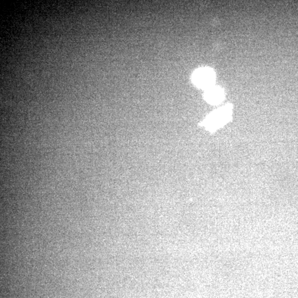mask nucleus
I'll return each instance as SVG.
<instances>
[{
	"label": "nucleus",
	"instance_id": "f257e3e1",
	"mask_svg": "<svg viewBox=\"0 0 298 298\" xmlns=\"http://www.w3.org/2000/svg\"><path fill=\"white\" fill-rule=\"evenodd\" d=\"M214 79V72L210 69L198 70L193 75V80L199 87H207L212 85Z\"/></svg>",
	"mask_w": 298,
	"mask_h": 298
},
{
	"label": "nucleus",
	"instance_id": "f03ea898",
	"mask_svg": "<svg viewBox=\"0 0 298 298\" xmlns=\"http://www.w3.org/2000/svg\"><path fill=\"white\" fill-rule=\"evenodd\" d=\"M230 108H224L214 113L207 120L206 124L210 128H215L225 122L229 117Z\"/></svg>",
	"mask_w": 298,
	"mask_h": 298
},
{
	"label": "nucleus",
	"instance_id": "7ed1b4c3",
	"mask_svg": "<svg viewBox=\"0 0 298 298\" xmlns=\"http://www.w3.org/2000/svg\"><path fill=\"white\" fill-rule=\"evenodd\" d=\"M223 96V93L220 88L217 87L210 88L206 94L207 100L212 103L220 102Z\"/></svg>",
	"mask_w": 298,
	"mask_h": 298
}]
</instances>
